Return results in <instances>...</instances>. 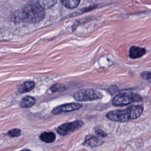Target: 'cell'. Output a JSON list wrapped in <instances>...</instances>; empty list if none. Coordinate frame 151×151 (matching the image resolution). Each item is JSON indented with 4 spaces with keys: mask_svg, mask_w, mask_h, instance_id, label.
Segmentation results:
<instances>
[{
    "mask_svg": "<svg viewBox=\"0 0 151 151\" xmlns=\"http://www.w3.org/2000/svg\"><path fill=\"white\" fill-rule=\"evenodd\" d=\"M57 2V0H38V5L43 9H49L54 6Z\"/></svg>",
    "mask_w": 151,
    "mask_h": 151,
    "instance_id": "cell-12",
    "label": "cell"
},
{
    "mask_svg": "<svg viewBox=\"0 0 151 151\" xmlns=\"http://www.w3.org/2000/svg\"><path fill=\"white\" fill-rule=\"evenodd\" d=\"M35 86V83L33 81H27L22 83L19 86L18 91L20 93H27L34 88Z\"/></svg>",
    "mask_w": 151,
    "mask_h": 151,
    "instance_id": "cell-10",
    "label": "cell"
},
{
    "mask_svg": "<svg viewBox=\"0 0 151 151\" xmlns=\"http://www.w3.org/2000/svg\"><path fill=\"white\" fill-rule=\"evenodd\" d=\"M74 99L78 101H90L102 98L103 95L99 91L92 89H83L76 91L73 96Z\"/></svg>",
    "mask_w": 151,
    "mask_h": 151,
    "instance_id": "cell-4",
    "label": "cell"
},
{
    "mask_svg": "<svg viewBox=\"0 0 151 151\" xmlns=\"http://www.w3.org/2000/svg\"><path fill=\"white\" fill-rule=\"evenodd\" d=\"M143 107L141 105H132L124 110H115L109 111L106 117L110 120L117 122H125L135 119L141 116Z\"/></svg>",
    "mask_w": 151,
    "mask_h": 151,
    "instance_id": "cell-2",
    "label": "cell"
},
{
    "mask_svg": "<svg viewBox=\"0 0 151 151\" xmlns=\"http://www.w3.org/2000/svg\"><path fill=\"white\" fill-rule=\"evenodd\" d=\"M61 2L63 5H64L65 7L70 8V9H73L76 7H77L81 0H61Z\"/></svg>",
    "mask_w": 151,
    "mask_h": 151,
    "instance_id": "cell-13",
    "label": "cell"
},
{
    "mask_svg": "<svg viewBox=\"0 0 151 151\" xmlns=\"http://www.w3.org/2000/svg\"><path fill=\"white\" fill-rule=\"evenodd\" d=\"M146 53V50L143 48L132 46L129 50V57L132 58H138L142 57Z\"/></svg>",
    "mask_w": 151,
    "mask_h": 151,
    "instance_id": "cell-8",
    "label": "cell"
},
{
    "mask_svg": "<svg viewBox=\"0 0 151 151\" xmlns=\"http://www.w3.org/2000/svg\"><path fill=\"white\" fill-rule=\"evenodd\" d=\"M142 77H143V78L146 79L147 80H148L149 81L151 82V72L150 73H143L142 74Z\"/></svg>",
    "mask_w": 151,
    "mask_h": 151,
    "instance_id": "cell-17",
    "label": "cell"
},
{
    "mask_svg": "<svg viewBox=\"0 0 151 151\" xmlns=\"http://www.w3.org/2000/svg\"><path fill=\"white\" fill-rule=\"evenodd\" d=\"M65 87L64 86L60 84H55L51 86V90L52 92H56V91H63L65 90Z\"/></svg>",
    "mask_w": 151,
    "mask_h": 151,
    "instance_id": "cell-15",
    "label": "cell"
},
{
    "mask_svg": "<svg viewBox=\"0 0 151 151\" xmlns=\"http://www.w3.org/2000/svg\"><path fill=\"white\" fill-rule=\"evenodd\" d=\"M96 133L97 135V136L101 137H104L107 136V134L104 131L100 129L96 130Z\"/></svg>",
    "mask_w": 151,
    "mask_h": 151,
    "instance_id": "cell-16",
    "label": "cell"
},
{
    "mask_svg": "<svg viewBox=\"0 0 151 151\" xmlns=\"http://www.w3.org/2000/svg\"><path fill=\"white\" fill-rule=\"evenodd\" d=\"M103 143V141L101 140L97 136L89 134L86 137L83 145L87 146L97 147L101 145Z\"/></svg>",
    "mask_w": 151,
    "mask_h": 151,
    "instance_id": "cell-7",
    "label": "cell"
},
{
    "mask_svg": "<svg viewBox=\"0 0 151 151\" xmlns=\"http://www.w3.org/2000/svg\"><path fill=\"white\" fill-rule=\"evenodd\" d=\"M40 138L41 140L45 143H52L55 140V134L51 132H45L41 134Z\"/></svg>",
    "mask_w": 151,
    "mask_h": 151,
    "instance_id": "cell-9",
    "label": "cell"
},
{
    "mask_svg": "<svg viewBox=\"0 0 151 151\" xmlns=\"http://www.w3.org/2000/svg\"><path fill=\"white\" fill-rule=\"evenodd\" d=\"M21 151H31V150L29 149H23V150H21Z\"/></svg>",
    "mask_w": 151,
    "mask_h": 151,
    "instance_id": "cell-18",
    "label": "cell"
},
{
    "mask_svg": "<svg viewBox=\"0 0 151 151\" xmlns=\"http://www.w3.org/2000/svg\"><path fill=\"white\" fill-rule=\"evenodd\" d=\"M45 17L44 9L34 1H30L25 4L22 11L19 12L17 18L19 21L24 20L28 23L36 24L42 21Z\"/></svg>",
    "mask_w": 151,
    "mask_h": 151,
    "instance_id": "cell-1",
    "label": "cell"
},
{
    "mask_svg": "<svg viewBox=\"0 0 151 151\" xmlns=\"http://www.w3.org/2000/svg\"><path fill=\"white\" fill-rule=\"evenodd\" d=\"M83 105L77 103H70L58 106L52 109L51 113L54 114H60L62 113L70 112L80 109Z\"/></svg>",
    "mask_w": 151,
    "mask_h": 151,
    "instance_id": "cell-6",
    "label": "cell"
},
{
    "mask_svg": "<svg viewBox=\"0 0 151 151\" xmlns=\"http://www.w3.org/2000/svg\"><path fill=\"white\" fill-rule=\"evenodd\" d=\"M21 130L19 129H13L8 132V135L11 137H15L20 136Z\"/></svg>",
    "mask_w": 151,
    "mask_h": 151,
    "instance_id": "cell-14",
    "label": "cell"
},
{
    "mask_svg": "<svg viewBox=\"0 0 151 151\" xmlns=\"http://www.w3.org/2000/svg\"><path fill=\"white\" fill-rule=\"evenodd\" d=\"M35 103V99L31 96H25L20 103V106L22 108H28L32 106Z\"/></svg>",
    "mask_w": 151,
    "mask_h": 151,
    "instance_id": "cell-11",
    "label": "cell"
},
{
    "mask_svg": "<svg viewBox=\"0 0 151 151\" xmlns=\"http://www.w3.org/2000/svg\"><path fill=\"white\" fill-rule=\"evenodd\" d=\"M142 101V97L132 93H123L116 95L112 100V104L115 106H123L129 104Z\"/></svg>",
    "mask_w": 151,
    "mask_h": 151,
    "instance_id": "cell-3",
    "label": "cell"
},
{
    "mask_svg": "<svg viewBox=\"0 0 151 151\" xmlns=\"http://www.w3.org/2000/svg\"><path fill=\"white\" fill-rule=\"evenodd\" d=\"M83 124V122L81 120H75L71 122L64 123L57 128V132L59 134L65 136L69 132H74L80 129Z\"/></svg>",
    "mask_w": 151,
    "mask_h": 151,
    "instance_id": "cell-5",
    "label": "cell"
}]
</instances>
